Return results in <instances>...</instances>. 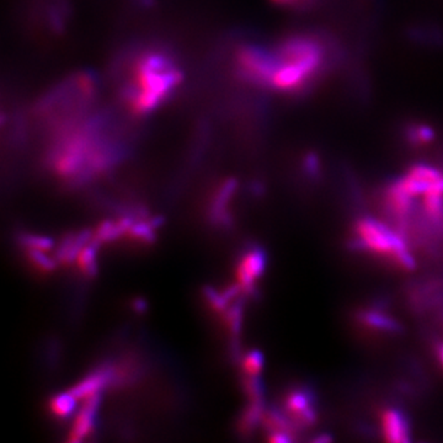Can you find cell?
<instances>
[{
	"label": "cell",
	"mask_w": 443,
	"mask_h": 443,
	"mask_svg": "<svg viewBox=\"0 0 443 443\" xmlns=\"http://www.w3.org/2000/svg\"><path fill=\"white\" fill-rule=\"evenodd\" d=\"M135 120L118 106L100 108L74 126L47 138L45 163L62 181H91L128 157Z\"/></svg>",
	"instance_id": "cell-1"
},
{
	"label": "cell",
	"mask_w": 443,
	"mask_h": 443,
	"mask_svg": "<svg viewBox=\"0 0 443 443\" xmlns=\"http://www.w3.org/2000/svg\"><path fill=\"white\" fill-rule=\"evenodd\" d=\"M185 78L181 62L163 43H130L112 60L110 80L117 106L140 120L176 96Z\"/></svg>",
	"instance_id": "cell-2"
},
{
	"label": "cell",
	"mask_w": 443,
	"mask_h": 443,
	"mask_svg": "<svg viewBox=\"0 0 443 443\" xmlns=\"http://www.w3.org/2000/svg\"><path fill=\"white\" fill-rule=\"evenodd\" d=\"M100 82L89 70H80L52 85L38 99L31 118L45 138L74 126L99 108Z\"/></svg>",
	"instance_id": "cell-3"
},
{
	"label": "cell",
	"mask_w": 443,
	"mask_h": 443,
	"mask_svg": "<svg viewBox=\"0 0 443 443\" xmlns=\"http://www.w3.org/2000/svg\"><path fill=\"white\" fill-rule=\"evenodd\" d=\"M274 53V72L269 89L279 93H297L305 88L325 63V51L315 38L293 35L281 41Z\"/></svg>",
	"instance_id": "cell-4"
},
{
	"label": "cell",
	"mask_w": 443,
	"mask_h": 443,
	"mask_svg": "<svg viewBox=\"0 0 443 443\" xmlns=\"http://www.w3.org/2000/svg\"><path fill=\"white\" fill-rule=\"evenodd\" d=\"M354 232L356 244L361 249L378 255H387L392 257L401 269L414 270L415 260L400 234L396 233L392 229L372 218L357 220Z\"/></svg>",
	"instance_id": "cell-5"
},
{
	"label": "cell",
	"mask_w": 443,
	"mask_h": 443,
	"mask_svg": "<svg viewBox=\"0 0 443 443\" xmlns=\"http://www.w3.org/2000/svg\"><path fill=\"white\" fill-rule=\"evenodd\" d=\"M31 11L36 26L53 36L61 35L69 23L68 0H35Z\"/></svg>",
	"instance_id": "cell-6"
},
{
	"label": "cell",
	"mask_w": 443,
	"mask_h": 443,
	"mask_svg": "<svg viewBox=\"0 0 443 443\" xmlns=\"http://www.w3.org/2000/svg\"><path fill=\"white\" fill-rule=\"evenodd\" d=\"M286 414L297 427H310L317 422L315 398L307 388H294L286 394Z\"/></svg>",
	"instance_id": "cell-7"
},
{
	"label": "cell",
	"mask_w": 443,
	"mask_h": 443,
	"mask_svg": "<svg viewBox=\"0 0 443 443\" xmlns=\"http://www.w3.org/2000/svg\"><path fill=\"white\" fill-rule=\"evenodd\" d=\"M266 270V254L260 247H252L240 257L237 266V284L243 293L255 292L257 281Z\"/></svg>",
	"instance_id": "cell-8"
},
{
	"label": "cell",
	"mask_w": 443,
	"mask_h": 443,
	"mask_svg": "<svg viewBox=\"0 0 443 443\" xmlns=\"http://www.w3.org/2000/svg\"><path fill=\"white\" fill-rule=\"evenodd\" d=\"M116 378V371L111 366H103L96 369L86 377L83 378L74 387L70 388L69 392L77 399H86L95 394H100L103 388L108 387Z\"/></svg>",
	"instance_id": "cell-9"
},
{
	"label": "cell",
	"mask_w": 443,
	"mask_h": 443,
	"mask_svg": "<svg viewBox=\"0 0 443 443\" xmlns=\"http://www.w3.org/2000/svg\"><path fill=\"white\" fill-rule=\"evenodd\" d=\"M99 404H100L99 394L85 399L84 404L75 416L73 427L70 430V442H80L91 434L96 419V413L99 410Z\"/></svg>",
	"instance_id": "cell-10"
},
{
	"label": "cell",
	"mask_w": 443,
	"mask_h": 443,
	"mask_svg": "<svg viewBox=\"0 0 443 443\" xmlns=\"http://www.w3.org/2000/svg\"><path fill=\"white\" fill-rule=\"evenodd\" d=\"M381 427L384 439L391 443H405L410 441V430L400 411L388 408L381 415Z\"/></svg>",
	"instance_id": "cell-11"
},
{
	"label": "cell",
	"mask_w": 443,
	"mask_h": 443,
	"mask_svg": "<svg viewBox=\"0 0 443 443\" xmlns=\"http://www.w3.org/2000/svg\"><path fill=\"white\" fill-rule=\"evenodd\" d=\"M94 233L90 230H80L78 233H72L62 239L60 247H57L56 259L61 265H70L77 260L82 249L93 240Z\"/></svg>",
	"instance_id": "cell-12"
},
{
	"label": "cell",
	"mask_w": 443,
	"mask_h": 443,
	"mask_svg": "<svg viewBox=\"0 0 443 443\" xmlns=\"http://www.w3.org/2000/svg\"><path fill=\"white\" fill-rule=\"evenodd\" d=\"M386 198H387L388 207L392 211L393 215L397 217L400 223H405L413 212L414 197L406 194L396 181L388 189Z\"/></svg>",
	"instance_id": "cell-13"
},
{
	"label": "cell",
	"mask_w": 443,
	"mask_h": 443,
	"mask_svg": "<svg viewBox=\"0 0 443 443\" xmlns=\"http://www.w3.org/2000/svg\"><path fill=\"white\" fill-rule=\"evenodd\" d=\"M237 187H238L237 180L229 179L217 189L213 201H212V207H211V215L215 222H220V223L227 222V218H228L227 206L237 190Z\"/></svg>",
	"instance_id": "cell-14"
},
{
	"label": "cell",
	"mask_w": 443,
	"mask_h": 443,
	"mask_svg": "<svg viewBox=\"0 0 443 443\" xmlns=\"http://www.w3.org/2000/svg\"><path fill=\"white\" fill-rule=\"evenodd\" d=\"M135 223L131 217H123L117 222L105 220L99 225L96 230L94 232V240L98 243H112L117 239L126 235L128 229L131 228L132 224Z\"/></svg>",
	"instance_id": "cell-15"
},
{
	"label": "cell",
	"mask_w": 443,
	"mask_h": 443,
	"mask_svg": "<svg viewBox=\"0 0 443 443\" xmlns=\"http://www.w3.org/2000/svg\"><path fill=\"white\" fill-rule=\"evenodd\" d=\"M359 319L366 327H372L378 332H398L401 330L400 324L394 318L377 309L359 313Z\"/></svg>",
	"instance_id": "cell-16"
},
{
	"label": "cell",
	"mask_w": 443,
	"mask_h": 443,
	"mask_svg": "<svg viewBox=\"0 0 443 443\" xmlns=\"http://www.w3.org/2000/svg\"><path fill=\"white\" fill-rule=\"evenodd\" d=\"M163 223L162 218H153L150 220H140L137 223H133L131 228L127 232V238L131 239L135 243L148 244L155 242V229L160 227Z\"/></svg>",
	"instance_id": "cell-17"
},
{
	"label": "cell",
	"mask_w": 443,
	"mask_h": 443,
	"mask_svg": "<svg viewBox=\"0 0 443 443\" xmlns=\"http://www.w3.org/2000/svg\"><path fill=\"white\" fill-rule=\"evenodd\" d=\"M265 400L264 399H255L250 400L247 410L244 411L243 415L239 420L238 429L242 434H252L257 425L260 424L265 414Z\"/></svg>",
	"instance_id": "cell-18"
},
{
	"label": "cell",
	"mask_w": 443,
	"mask_h": 443,
	"mask_svg": "<svg viewBox=\"0 0 443 443\" xmlns=\"http://www.w3.org/2000/svg\"><path fill=\"white\" fill-rule=\"evenodd\" d=\"M100 245L101 244L93 239L90 243L86 244L82 249V252H79V255L75 260L80 272L86 277H94V276L98 275V252Z\"/></svg>",
	"instance_id": "cell-19"
},
{
	"label": "cell",
	"mask_w": 443,
	"mask_h": 443,
	"mask_svg": "<svg viewBox=\"0 0 443 443\" xmlns=\"http://www.w3.org/2000/svg\"><path fill=\"white\" fill-rule=\"evenodd\" d=\"M77 398L68 391L67 393L57 394L50 401V410L58 419H68L73 415L77 408Z\"/></svg>",
	"instance_id": "cell-20"
},
{
	"label": "cell",
	"mask_w": 443,
	"mask_h": 443,
	"mask_svg": "<svg viewBox=\"0 0 443 443\" xmlns=\"http://www.w3.org/2000/svg\"><path fill=\"white\" fill-rule=\"evenodd\" d=\"M436 133L431 126L419 123V125H413L408 127L405 131V138L408 142L413 145H429L434 140Z\"/></svg>",
	"instance_id": "cell-21"
},
{
	"label": "cell",
	"mask_w": 443,
	"mask_h": 443,
	"mask_svg": "<svg viewBox=\"0 0 443 443\" xmlns=\"http://www.w3.org/2000/svg\"><path fill=\"white\" fill-rule=\"evenodd\" d=\"M406 175L419 180V181L425 182V184H434V181L439 180L443 176V174L439 172V169L434 168L427 164H415L414 167L409 169V172Z\"/></svg>",
	"instance_id": "cell-22"
},
{
	"label": "cell",
	"mask_w": 443,
	"mask_h": 443,
	"mask_svg": "<svg viewBox=\"0 0 443 443\" xmlns=\"http://www.w3.org/2000/svg\"><path fill=\"white\" fill-rule=\"evenodd\" d=\"M244 303L243 301H240L237 304H233L232 307H229L224 314L225 324L228 325L230 334L237 337L242 329V320H243Z\"/></svg>",
	"instance_id": "cell-23"
},
{
	"label": "cell",
	"mask_w": 443,
	"mask_h": 443,
	"mask_svg": "<svg viewBox=\"0 0 443 443\" xmlns=\"http://www.w3.org/2000/svg\"><path fill=\"white\" fill-rule=\"evenodd\" d=\"M425 213L434 222L443 220V195L426 192L424 195Z\"/></svg>",
	"instance_id": "cell-24"
},
{
	"label": "cell",
	"mask_w": 443,
	"mask_h": 443,
	"mask_svg": "<svg viewBox=\"0 0 443 443\" xmlns=\"http://www.w3.org/2000/svg\"><path fill=\"white\" fill-rule=\"evenodd\" d=\"M46 252L43 250H36V249H28V257L30 262L33 264L38 271H41L43 274H48L55 271L58 262L56 259H52V257H47Z\"/></svg>",
	"instance_id": "cell-25"
},
{
	"label": "cell",
	"mask_w": 443,
	"mask_h": 443,
	"mask_svg": "<svg viewBox=\"0 0 443 443\" xmlns=\"http://www.w3.org/2000/svg\"><path fill=\"white\" fill-rule=\"evenodd\" d=\"M264 361H265L264 354L260 351H249L244 356L243 362H242L245 376H259L262 374V369H264Z\"/></svg>",
	"instance_id": "cell-26"
},
{
	"label": "cell",
	"mask_w": 443,
	"mask_h": 443,
	"mask_svg": "<svg viewBox=\"0 0 443 443\" xmlns=\"http://www.w3.org/2000/svg\"><path fill=\"white\" fill-rule=\"evenodd\" d=\"M20 243L26 249H36V250H43V252H48L55 247V243L51 238L41 237V235H33V234L20 235Z\"/></svg>",
	"instance_id": "cell-27"
},
{
	"label": "cell",
	"mask_w": 443,
	"mask_h": 443,
	"mask_svg": "<svg viewBox=\"0 0 443 443\" xmlns=\"http://www.w3.org/2000/svg\"><path fill=\"white\" fill-rule=\"evenodd\" d=\"M203 296H205L207 303L210 305L211 308L213 309L215 313H222L223 314L227 309H228V304L230 301L227 298V296L222 293H218L215 289L212 287H206L203 289Z\"/></svg>",
	"instance_id": "cell-28"
},
{
	"label": "cell",
	"mask_w": 443,
	"mask_h": 443,
	"mask_svg": "<svg viewBox=\"0 0 443 443\" xmlns=\"http://www.w3.org/2000/svg\"><path fill=\"white\" fill-rule=\"evenodd\" d=\"M303 169L305 174L312 179L319 176L320 174V159L315 153H308L303 159Z\"/></svg>",
	"instance_id": "cell-29"
},
{
	"label": "cell",
	"mask_w": 443,
	"mask_h": 443,
	"mask_svg": "<svg viewBox=\"0 0 443 443\" xmlns=\"http://www.w3.org/2000/svg\"><path fill=\"white\" fill-rule=\"evenodd\" d=\"M132 307H133L135 312L138 313L145 312V308H147V305H145V302L143 299H135V302L132 303Z\"/></svg>",
	"instance_id": "cell-30"
},
{
	"label": "cell",
	"mask_w": 443,
	"mask_h": 443,
	"mask_svg": "<svg viewBox=\"0 0 443 443\" xmlns=\"http://www.w3.org/2000/svg\"><path fill=\"white\" fill-rule=\"evenodd\" d=\"M332 436L327 434H319L318 437H315V439H313V442H315V443H329V442H332Z\"/></svg>",
	"instance_id": "cell-31"
},
{
	"label": "cell",
	"mask_w": 443,
	"mask_h": 443,
	"mask_svg": "<svg viewBox=\"0 0 443 443\" xmlns=\"http://www.w3.org/2000/svg\"><path fill=\"white\" fill-rule=\"evenodd\" d=\"M277 4L291 5L296 4L299 0H274Z\"/></svg>",
	"instance_id": "cell-32"
},
{
	"label": "cell",
	"mask_w": 443,
	"mask_h": 443,
	"mask_svg": "<svg viewBox=\"0 0 443 443\" xmlns=\"http://www.w3.org/2000/svg\"><path fill=\"white\" fill-rule=\"evenodd\" d=\"M439 362H441V364L443 366V345H441L439 347Z\"/></svg>",
	"instance_id": "cell-33"
}]
</instances>
